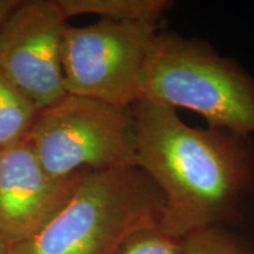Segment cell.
<instances>
[{"label":"cell","mask_w":254,"mask_h":254,"mask_svg":"<svg viewBox=\"0 0 254 254\" xmlns=\"http://www.w3.org/2000/svg\"><path fill=\"white\" fill-rule=\"evenodd\" d=\"M182 249L183 240L153 227L134 234L117 254H182Z\"/></svg>","instance_id":"cell-11"},{"label":"cell","mask_w":254,"mask_h":254,"mask_svg":"<svg viewBox=\"0 0 254 254\" xmlns=\"http://www.w3.org/2000/svg\"><path fill=\"white\" fill-rule=\"evenodd\" d=\"M160 24L99 19L68 25L62 51L66 93L132 107L140 100L142 67Z\"/></svg>","instance_id":"cell-5"},{"label":"cell","mask_w":254,"mask_h":254,"mask_svg":"<svg viewBox=\"0 0 254 254\" xmlns=\"http://www.w3.org/2000/svg\"><path fill=\"white\" fill-rule=\"evenodd\" d=\"M86 172L53 178L26 138L0 148V234L11 245L34 236L66 205Z\"/></svg>","instance_id":"cell-7"},{"label":"cell","mask_w":254,"mask_h":254,"mask_svg":"<svg viewBox=\"0 0 254 254\" xmlns=\"http://www.w3.org/2000/svg\"><path fill=\"white\" fill-rule=\"evenodd\" d=\"M40 109L0 71V148L26 138Z\"/></svg>","instance_id":"cell-9"},{"label":"cell","mask_w":254,"mask_h":254,"mask_svg":"<svg viewBox=\"0 0 254 254\" xmlns=\"http://www.w3.org/2000/svg\"><path fill=\"white\" fill-rule=\"evenodd\" d=\"M9 247H11V244L0 234V254H8Z\"/></svg>","instance_id":"cell-13"},{"label":"cell","mask_w":254,"mask_h":254,"mask_svg":"<svg viewBox=\"0 0 254 254\" xmlns=\"http://www.w3.org/2000/svg\"><path fill=\"white\" fill-rule=\"evenodd\" d=\"M140 100L198 113L208 127L254 135V77L209 43L160 30L148 47Z\"/></svg>","instance_id":"cell-3"},{"label":"cell","mask_w":254,"mask_h":254,"mask_svg":"<svg viewBox=\"0 0 254 254\" xmlns=\"http://www.w3.org/2000/svg\"><path fill=\"white\" fill-rule=\"evenodd\" d=\"M182 254H254V230L211 227L183 239Z\"/></svg>","instance_id":"cell-10"},{"label":"cell","mask_w":254,"mask_h":254,"mask_svg":"<svg viewBox=\"0 0 254 254\" xmlns=\"http://www.w3.org/2000/svg\"><path fill=\"white\" fill-rule=\"evenodd\" d=\"M69 19L93 14L112 21L161 23L164 14L173 7L171 0H57Z\"/></svg>","instance_id":"cell-8"},{"label":"cell","mask_w":254,"mask_h":254,"mask_svg":"<svg viewBox=\"0 0 254 254\" xmlns=\"http://www.w3.org/2000/svg\"><path fill=\"white\" fill-rule=\"evenodd\" d=\"M67 26L57 0H20L0 24V71L40 110L67 94L62 56Z\"/></svg>","instance_id":"cell-6"},{"label":"cell","mask_w":254,"mask_h":254,"mask_svg":"<svg viewBox=\"0 0 254 254\" xmlns=\"http://www.w3.org/2000/svg\"><path fill=\"white\" fill-rule=\"evenodd\" d=\"M26 140L50 176L135 167L132 107L66 94L40 110Z\"/></svg>","instance_id":"cell-4"},{"label":"cell","mask_w":254,"mask_h":254,"mask_svg":"<svg viewBox=\"0 0 254 254\" xmlns=\"http://www.w3.org/2000/svg\"><path fill=\"white\" fill-rule=\"evenodd\" d=\"M20 0H0V24L11 13L12 9L19 4Z\"/></svg>","instance_id":"cell-12"},{"label":"cell","mask_w":254,"mask_h":254,"mask_svg":"<svg viewBox=\"0 0 254 254\" xmlns=\"http://www.w3.org/2000/svg\"><path fill=\"white\" fill-rule=\"evenodd\" d=\"M135 167L164 196L159 228L183 240L211 227L254 230V139L187 125L177 110L132 106Z\"/></svg>","instance_id":"cell-1"},{"label":"cell","mask_w":254,"mask_h":254,"mask_svg":"<svg viewBox=\"0 0 254 254\" xmlns=\"http://www.w3.org/2000/svg\"><path fill=\"white\" fill-rule=\"evenodd\" d=\"M163 208L160 190L138 167L88 171L58 213L8 254H117L159 227Z\"/></svg>","instance_id":"cell-2"}]
</instances>
